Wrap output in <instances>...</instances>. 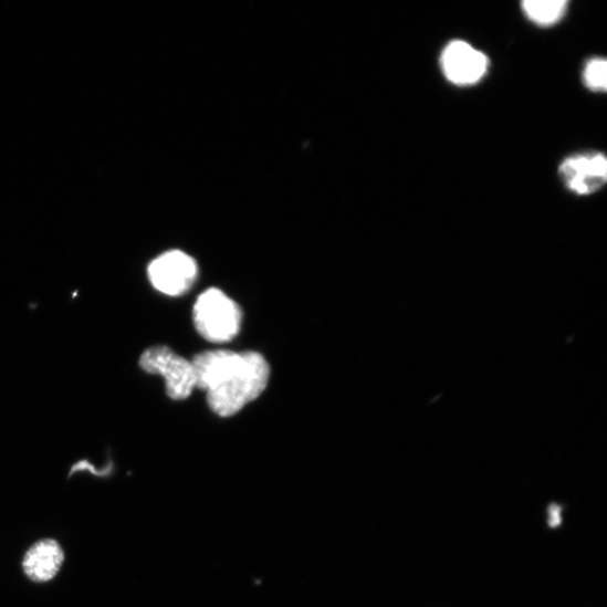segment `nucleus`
I'll return each instance as SVG.
<instances>
[{"mask_svg":"<svg viewBox=\"0 0 607 607\" xmlns=\"http://www.w3.org/2000/svg\"><path fill=\"white\" fill-rule=\"evenodd\" d=\"M140 366L148 374L164 377L167 394L174 400L188 398L196 388L191 362L178 356L168 347L156 346L147 349L140 358Z\"/></svg>","mask_w":607,"mask_h":607,"instance_id":"7ed1b4c3","label":"nucleus"},{"mask_svg":"<svg viewBox=\"0 0 607 607\" xmlns=\"http://www.w3.org/2000/svg\"><path fill=\"white\" fill-rule=\"evenodd\" d=\"M558 175L573 193L590 196L607 182V159L600 153L575 155L561 164Z\"/></svg>","mask_w":607,"mask_h":607,"instance_id":"423d86ee","label":"nucleus"},{"mask_svg":"<svg viewBox=\"0 0 607 607\" xmlns=\"http://www.w3.org/2000/svg\"><path fill=\"white\" fill-rule=\"evenodd\" d=\"M568 6L567 0H524L521 9L533 24L548 28L564 19Z\"/></svg>","mask_w":607,"mask_h":607,"instance_id":"6e6552de","label":"nucleus"},{"mask_svg":"<svg viewBox=\"0 0 607 607\" xmlns=\"http://www.w3.org/2000/svg\"><path fill=\"white\" fill-rule=\"evenodd\" d=\"M64 561L61 546L52 538L41 540L30 548L23 561L27 576L35 583H46L59 573Z\"/></svg>","mask_w":607,"mask_h":607,"instance_id":"0eeeda50","label":"nucleus"},{"mask_svg":"<svg viewBox=\"0 0 607 607\" xmlns=\"http://www.w3.org/2000/svg\"><path fill=\"white\" fill-rule=\"evenodd\" d=\"M148 275L158 292L169 296H180L193 285L198 266L190 255L174 250L155 259L149 265Z\"/></svg>","mask_w":607,"mask_h":607,"instance_id":"39448f33","label":"nucleus"},{"mask_svg":"<svg viewBox=\"0 0 607 607\" xmlns=\"http://www.w3.org/2000/svg\"><path fill=\"white\" fill-rule=\"evenodd\" d=\"M585 87L594 93H605L607 90V61L604 57H592L583 70Z\"/></svg>","mask_w":607,"mask_h":607,"instance_id":"1a4fd4ad","label":"nucleus"},{"mask_svg":"<svg viewBox=\"0 0 607 607\" xmlns=\"http://www.w3.org/2000/svg\"><path fill=\"white\" fill-rule=\"evenodd\" d=\"M192 318L197 332L206 341L226 344L239 334L242 312L240 306L222 291L210 289L197 299Z\"/></svg>","mask_w":607,"mask_h":607,"instance_id":"f03ea898","label":"nucleus"},{"mask_svg":"<svg viewBox=\"0 0 607 607\" xmlns=\"http://www.w3.org/2000/svg\"><path fill=\"white\" fill-rule=\"evenodd\" d=\"M440 66L448 82L459 87H469L486 76L490 59L465 41L454 40L442 51Z\"/></svg>","mask_w":607,"mask_h":607,"instance_id":"20e7f679","label":"nucleus"},{"mask_svg":"<svg viewBox=\"0 0 607 607\" xmlns=\"http://www.w3.org/2000/svg\"><path fill=\"white\" fill-rule=\"evenodd\" d=\"M562 511L563 506L553 503L550 509V525L551 527H558L562 524Z\"/></svg>","mask_w":607,"mask_h":607,"instance_id":"9d476101","label":"nucleus"},{"mask_svg":"<svg viewBox=\"0 0 607 607\" xmlns=\"http://www.w3.org/2000/svg\"><path fill=\"white\" fill-rule=\"evenodd\" d=\"M191 364L196 388L205 390L211 410L230 418L255 400L266 388L270 367L258 353L228 350L197 355Z\"/></svg>","mask_w":607,"mask_h":607,"instance_id":"f257e3e1","label":"nucleus"}]
</instances>
